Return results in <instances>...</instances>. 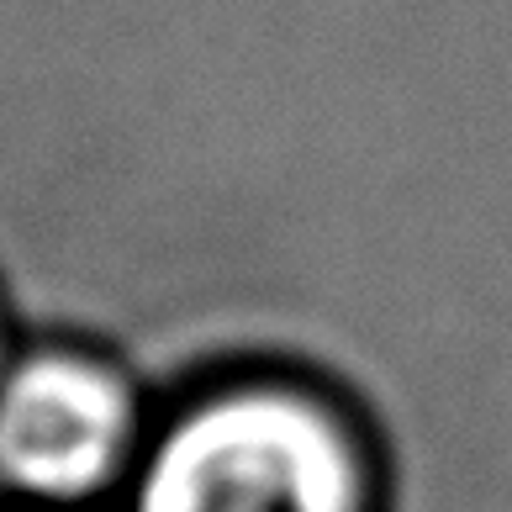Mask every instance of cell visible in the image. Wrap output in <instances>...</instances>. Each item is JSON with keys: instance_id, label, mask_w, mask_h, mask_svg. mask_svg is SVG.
<instances>
[{"instance_id": "6da1fadb", "label": "cell", "mask_w": 512, "mask_h": 512, "mask_svg": "<svg viewBox=\"0 0 512 512\" xmlns=\"http://www.w3.org/2000/svg\"><path fill=\"white\" fill-rule=\"evenodd\" d=\"M127 512H375V465L317 386L249 375L185 402L143 444Z\"/></svg>"}, {"instance_id": "7a4b0ae2", "label": "cell", "mask_w": 512, "mask_h": 512, "mask_svg": "<svg viewBox=\"0 0 512 512\" xmlns=\"http://www.w3.org/2000/svg\"><path fill=\"white\" fill-rule=\"evenodd\" d=\"M132 381L90 349H32L0 370V491L80 507L132 481L143 460Z\"/></svg>"}, {"instance_id": "3957f363", "label": "cell", "mask_w": 512, "mask_h": 512, "mask_svg": "<svg viewBox=\"0 0 512 512\" xmlns=\"http://www.w3.org/2000/svg\"><path fill=\"white\" fill-rule=\"evenodd\" d=\"M6 359H11L6 354V317H0V370H6Z\"/></svg>"}]
</instances>
